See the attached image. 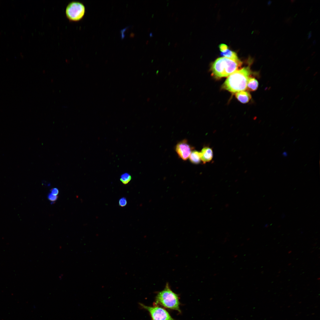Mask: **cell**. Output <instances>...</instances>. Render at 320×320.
Returning <instances> with one entry per match:
<instances>
[{
    "label": "cell",
    "instance_id": "3957f363",
    "mask_svg": "<svg viewBox=\"0 0 320 320\" xmlns=\"http://www.w3.org/2000/svg\"><path fill=\"white\" fill-rule=\"evenodd\" d=\"M154 305H160L166 308L181 312L178 295L171 290L168 283H167L163 290L157 294Z\"/></svg>",
    "mask_w": 320,
    "mask_h": 320
},
{
    "label": "cell",
    "instance_id": "6da1fadb",
    "mask_svg": "<svg viewBox=\"0 0 320 320\" xmlns=\"http://www.w3.org/2000/svg\"><path fill=\"white\" fill-rule=\"evenodd\" d=\"M251 73L249 65L238 70L228 76L223 84L222 88L232 93L245 91Z\"/></svg>",
    "mask_w": 320,
    "mask_h": 320
},
{
    "label": "cell",
    "instance_id": "8fae6325",
    "mask_svg": "<svg viewBox=\"0 0 320 320\" xmlns=\"http://www.w3.org/2000/svg\"><path fill=\"white\" fill-rule=\"evenodd\" d=\"M221 54L223 57L233 60L239 59L236 53L230 50L228 48L224 51L221 52Z\"/></svg>",
    "mask_w": 320,
    "mask_h": 320
},
{
    "label": "cell",
    "instance_id": "277c9868",
    "mask_svg": "<svg viewBox=\"0 0 320 320\" xmlns=\"http://www.w3.org/2000/svg\"><path fill=\"white\" fill-rule=\"evenodd\" d=\"M85 12V8L81 3L74 1L67 6L65 14L67 18L72 21H78L83 17Z\"/></svg>",
    "mask_w": 320,
    "mask_h": 320
},
{
    "label": "cell",
    "instance_id": "d6986e66",
    "mask_svg": "<svg viewBox=\"0 0 320 320\" xmlns=\"http://www.w3.org/2000/svg\"><path fill=\"white\" fill-rule=\"evenodd\" d=\"M150 35H151V36H152V33H151L150 34Z\"/></svg>",
    "mask_w": 320,
    "mask_h": 320
},
{
    "label": "cell",
    "instance_id": "ac0fdd59",
    "mask_svg": "<svg viewBox=\"0 0 320 320\" xmlns=\"http://www.w3.org/2000/svg\"><path fill=\"white\" fill-rule=\"evenodd\" d=\"M271 2H271V1H268V5H270V4H271Z\"/></svg>",
    "mask_w": 320,
    "mask_h": 320
},
{
    "label": "cell",
    "instance_id": "9c48e42d",
    "mask_svg": "<svg viewBox=\"0 0 320 320\" xmlns=\"http://www.w3.org/2000/svg\"><path fill=\"white\" fill-rule=\"evenodd\" d=\"M258 85L257 80L254 77L250 76L247 81L246 89L249 91H256L258 88Z\"/></svg>",
    "mask_w": 320,
    "mask_h": 320
},
{
    "label": "cell",
    "instance_id": "e0dca14e",
    "mask_svg": "<svg viewBox=\"0 0 320 320\" xmlns=\"http://www.w3.org/2000/svg\"><path fill=\"white\" fill-rule=\"evenodd\" d=\"M283 155L284 156H287V153L286 152H284L283 153Z\"/></svg>",
    "mask_w": 320,
    "mask_h": 320
},
{
    "label": "cell",
    "instance_id": "52a82bcc",
    "mask_svg": "<svg viewBox=\"0 0 320 320\" xmlns=\"http://www.w3.org/2000/svg\"><path fill=\"white\" fill-rule=\"evenodd\" d=\"M200 153L201 160L203 163L210 161L213 158V151L209 147H204L200 152Z\"/></svg>",
    "mask_w": 320,
    "mask_h": 320
},
{
    "label": "cell",
    "instance_id": "5bb4252c",
    "mask_svg": "<svg viewBox=\"0 0 320 320\" xmlns=\"http://www.w3.org/2000/svg\"><path fill=\"white\" fill-rule=\"evenodd\" d=\"M58 196L52 195L51 193L48 195V199L50 201L54 202L57 200Z\"/></svg>",
    "mask_w": 320,
    "mask_h": 320
},
{
    "label": "cell",
    "instance_id": "9a60e30c",
    "mask_svg": "<svg viewBox=\"0 0 320 320\" xmlns=\"http://www.w3.org/2000/svg\"><path fill=\"white\" fill-rule=\"evenodd\" d=\"M50 191L51 192V193L52 195L55 196H57V195L58 194L59 192L58 189L56 188H52L50 190Z\"/></svg>",
    "mask_w": 320,
    "mask_h": 320
},
{
    "label": "cell",
    "instance_id": "ba28073f",
    "mask_svg": "<svg viewBox=\"0 0 320 320\" xmlns=\"http://www.w3.org/2000/svg\"><path fill=\"white\" fill-rule=\"evenodd\" d=\"M235 96L239 101L243 103H248L252 98L250 93L248 92L245 91L236 93Z\"/></svg>",
    "mask_w": 320,
    "mask_h": 320
},
{
    "label": "cell",
    "instance_id": "30bf717a",
    "mask_svg": "<svg viewBox=\"0 0 320 320\" xmlns=\"http://www.w3.org/2000/svg\"><path fill=\"white\" fill-rule=\"evenodd\" d=\"M189 157L190 161L193 164H199L201 161L200 152L196 150L192 151Z\"/></svg>",
    "mask_w": 320,
    "mask_h": 320
},
{
    "label": "cell",
    "instance_id": "7a4b0ae2",
    "mask_svg": "<svg viewBox=\"0 0 320 320\" xmlns=\"http://www.w3.org/2000/svg\"><path fill=\"white\" fill-rule=\"evenodd\" d=\"M242 62L239 59L233 60L224 57L216 59L212 64L211 70L216 79L228 76L238 70Z\"/></svg>",
    "mask_w": 320,
    "mask_h": 320
},
{
    "label": "cell",
    "instance_id": "4fadbf2b",
    "mask_svg": "<svg viewBox=\"0 0 320 320\" xmlns=\"http://www.w3.org/2000/svg\"><path fill=\"white\" fill-rule=\"evenodd\" d=\"M119 205L121 207L125 206L127 204V201L126 199L124 197L120 198L119 201Z\"/></svg>",
    "mask_w": 320,
    "mask_h": 320
},
{
    "label": "cell",
    "instance_id": "5b68a950",
    "mask_svg": "<svg viewBox=\"0 0 320 320\" xmlns=\"http://www.w3.org/2000/svg\"><path fill=\"white\" fill-rule=\"evenodd\" d=\"M139 305L142 308L149 312L152 320H175L165 309L158 305L149 306L141 303H139Z\"/></svg>",
    "mask_w": 320,
    "mask_h": 320
},
{
    "label": "cell",
    "instance_id": "8992f818",
    "mask_svg": "<svg viewBox=\"0 0 320 320\" xmlns=\"http://www.w3.org/2000/svg\"><path fill=\"white\" fill-rule=\"evenodd\" d=\"M193 149V147L186 139L178 142L176 145L175 149L178 156L184 161L188 159Z\"/></svg>",
    "mask_w": 320,
    "mask_h": 320
},
{
    "label": "cell",
    "instance_id": "7c38bea8",
    "mask_svg": "<svg viewBox=\"0 0 320 320\" xmlns=\"http://www.w3.org/2000/svg\"><path fill=\"white\" fill-rule=\"evenodd\" d=\"M132 178V176L129 173L125 172L121 175L120 180L123 184L127 185L130 182Z\"/></svg>",
    "mask_w": 320,
    "mask_h": 320
},
{
    "label": "cell",
    "instance_id": "2e32d148",
    "mask_svg": "<svg viewBox=\"0 0 320 320\" xmlns=\"http://www.w3.org/2000/svg\"><path fill=\"white\" fill-rule=\"evenodd\" d=\"M311 32L310 31V33H309L308 36V39L310 38L311 37Z\"/></svg>",
    "mask_w": 320,
    "mask_h": 320
}]
</instances>
